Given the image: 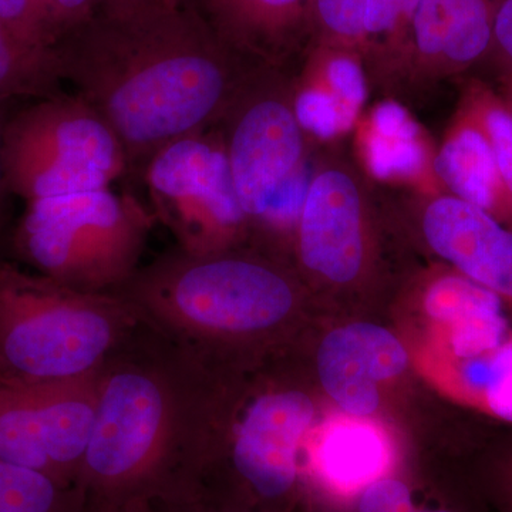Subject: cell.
Returning a JSON list of instances; mask_svg holds the SVG:
<instances>
[{
  "label": "cell",
  "instance_id": "484cf974",
  "mask_svg": "<svg viewBox=\"0 0 512 512\" xmlns=\"http://www.w3.org/2000/svg\"><path fill=\"white\" fill-rule=\"evenodd\" d=\"M357 512H416L412 491L396 478H379L363 488Z\"/></svg>",
  "mask_w": 512,
  "mask_h": 512
},
{
  "label": "cell",
  "instance_id": "5bb4252c",
  "mask_svg": "<svg viewBox=\"0 0 512 512\" xmlns=\"http://www.w3.org/2000/svg\"><path fill=\"white\" fill-rule=\"evenodd\" d=\"M201 15L237 52L275 66L313 28V0H197Z\"/></svg>",
  "mask_w": 512,
  "mask_h": 512
},
{
  "label": "cell",
  "instance_id": "9a60e30c",
  "mask_svg": "<svg viewBox=\"0 0 512 512\" xmlns=\"http://www.w3.org/2000/svg\"><path fill=\"white\" fill-rule=\"evenodd\" d=\"M433 170L447 194L488 212L495 220L512 224V202L498 173L490 141L466 104L437 151Z\"/></svg>",
  "mask_w": 512,
  "mask_h": 512
},
{
  "label": "cell",
  "instance_id": "ffe728a7",
  "mask_svg": "<svg viewBox=\"0 0 512 512\" xmlns=\"http://www.w3.org/2000/svg\"><path fill=\"white\" fill-rule=\"evenodd\" d=\"M56 53H43L20 43L0 22V103L45 99L62 92Z\"/></svg>",
  "mask_w": 512,
  "mask_h": 512
},
{
  "label": "cell",
  "instance_id": "3957f363",
  "mask_svg": "<svg viewBox=\"0 0 512 512\" xmlns=\"http://www.w3.org/2000/svg\"><path fill=\"white\" fill-rule=\"evenodd\" d=\"M3 165L10 194L25 201L13 245L26 252L89 249L144 227L153 214L128 188L126 154L77 94L37 99L8 117Z\"/></svg>",
  "mask_w": 512,
  "mask_h": 512
},
{
  "label": "cell",
  "instance_id": "8992f818",
  "mask_svg": "<svg viewBox=\"0 0 512 512\" xmlns=\"http://www.w3.org/2000/svg\"><path fill=\"white\" fill-rule=\"evenodd\" d=\"M235 192L249 224L296 228L312 174L293 87L275 66L258 64L217 124Z\"/></svg>",
  "mask_w": 512,
  "mask_h": 512
},
{
  "label": "cell",
  "instance_id": "4316f807",
  "mask_svg": "<svg viewBox=\"0 0 512 512\" xmlns=\"http://www.w3.org/2000/svg\"><path fill=\"white\" fill-rule=\"evenodd\" d=\"M493 49L512 66V0H497L494 13Z\"/></svg>",
  "mask_w": 512,
  "mask_h": 512
},
{
  "label": "cell",
  "instance_id": "e0dca14e",
  "mask_svg": "<svg viewBox=\"0 0 512 512\" xmlns=\"http://www.w3.org/2000/svg\"><path fill=\"white\" fill-rule=\"evenodd\" d=\"M99 10V0H0V22L30 49L56 53Z\"/></svg>",
  "mask_w": 512,
  "mask_h": 512
},
{
  "label": "cell",
  "instance_id": "7a4b0ae2",
  "mask_svg": "<svg viewBox=\"0 0 512 512\" xmlns=\"http://www.w3.org/2000/svg\"><path fill=\"white\" fill-rule=\"evenodd\" d=\"M96 380L92 436L77 483L84 505L184 497L217 419L215 367L141 320Z\"/></svg>",
  "mask_w": 512,
  "mask_h": 512
},
{
  "label": "cell",
  "instance_id": "4fadbf2b",
  "mask_svg": "<svg viewBox=\"0 0 512 512\" xmlns=\"http://www.w3.org/2000/svg\"><path fill=\"white\" fill-rule=\"evenodd\" d=\"M497 0H420L403 59L436 73H456L493 50Z\"/></svg>",
  "mask_w": 512,
  "mask_h": 512
},
{
  "label": "cell",
  "instance_id": "4dcf8cb0",
  "mask_svg": "<svg viewBox=\"0 0 512 512\" xmlns=\"http://www.w3.org/2000/svg\"><path fill=\"white\" fill-rule=\"evenodd\" d=\"M5 104L6 103H0V221H2L6 195L10 194L8 185H6L5 165H3V131H5L6 120H8L5 110H3Z\"/></svg>",
  "mask_w": 512,
  "mask_h": 512
},
{
  "label": "cell",
  "instance_id": "7402d4cb",
  "mask_svg": "<svg viewBox=\"0 0 512 512\" xmlns=\"http://www.w3.org/2000/svg\"><path fill=\"white\" fill-rule=\"evenodd\" d=\"M77 488L0 461V512H83Z\"/></svg>",
  "mask_w": 512,
  "mask_h": 512
},
{
  "label": "cell",
  "instance_id": "836d02e7",
  "mask_svg": "<svg viewBox=\"0 0 512 512\" xmlns=\"http://www.w3.org/2000/svg\"><path fill=\"white\" fill-rule=\"evenodd\" d=\"M416 512H454V511H451V510H423V511L416 510Z\"/></svg>",
  "mask_w": 512,
  "mask_h": 512
},
{
  "label": "cell",
  "instance_id": "1f68e13d",
  "mask_svg": "<svg viewBox=\"0 0 512 512\" xmlns=\"http://www.w3.org/2000/svg\"><path fill=\"white\" fill-rule=\"evenodd\" d=\"M154 2L167 9H194L197 0H154Z\"/></svg>",
  "mask_w": 512,
  "mask_h": 512
},
{
  "label": "cell",
  "instance_id": "7c38bea8",
  "mask_svg": "<svg viewBox=\"0 0 512 512\" xmlns=\"http://www.w3.org/2000/svg\"><path fill=\"white\" fill-rule=\"evenodd\" d=\"M407 353L389 330L353 323L329 333L318 352L320 382L329 396L353 416H367L379 406L377 383L399 376Z\"/></svg>",
  "mask_w": 512,
  "mask_h": 512
},
{
  "label": "cell",
  "instance_id": "cb8c5ba5",
  "mask_svg": "<svg viewBox=\"0 0 512 512\" xmlns=\"http://www.w3.org/2000/svg\"><path fill=\"white\" fill-rule=\"evenodd\" d=\"M464 104L487 134L498 173L512 202V111L483 86L471 87Z\"/></svg>",
  "mask_w": 512,
  "mask_h": 512
},
{
  "label": "cell",
  "instance_id": "f546056e",
  "mask_svg": "<svg viewBox=\"0 0 512 512\" xmlns=\"http://www.w3.org/2000/svg\"><path fill=\"white\" fill-rule=\"evenodd\" d=\"M99 2V12L111 13V15H127V13L138 12V10L157 5L154 0H99Z\"/></svg>",
  "mask_w": 512,
  "mask_h": 512
},
{
  "label": "cell",
  "instance_id": "f1b7e54d",
  "mask_svg": "<svg viewBox=\"0 0 512 512\" xmlns=\"http://www.w3.org/2000/svg\"><path fill=\"white\" fill-rule=\"evenodd\" d=\"M83 512H158L156 504L146 498H130V500L110 501L84 505Z\"/></svg>",
  "mask_w": 512,
  "mask_h": 512
},
{
  "label": "cell",
  "instance_id": "ac0fdd59",
  "mask_svg": "<svg viewBox=\"0 0 512 512\" xmlns=\"http://www.w3.org/2000/svg\"><path fill=\"white\" fill-rule=\"evenodd\" d=\"M503 306L495 293L463 274L437 279L424 298L427 313L446 326L450 343L476 338L501 325L507 320Z\"/></svg>",
  "mask_w": 512,
  "mask_h": 512
},
{
  "label": "cell",
  "instance_id": "e575fe53",
  "mask_svg": "<svg viewBox=\"0 0 512 512\" xmlns=\"http://www.w3.org/2000/svg\"><path fill=\"white\" fill-rule=\"evenodd\" d=\"M511 111H512V109H511Z\"/></svg>",
  "mask_w": 512,
  "mask_h": 512
},
{
  "label": "cell",
  "instance_id": "83f0119b",
  "mask_svg": "<svg viewBox=\"0 0 512 512\" xmlns=\"http://www.w3.org/2000/svg\"><path fill=\"white\" fill-rule=\"evenodd\" d=\"M157 510L158 512H245L237 510L232 505L214 503V501L201 500V498H188V500L158 504Z\"/></svg>",
  "mask_w": 512,
  "mask_h": 512
},
{
  "label": "cell",
  "instance_id": "d4e9b609",
  "mask_svg": "<svg viewBox=\"0 0 512 512\" xmlns=\"http://www.w3.org/2000/svg\"><path fill=\"white\" fill-rule=\"evenodd\" d=\"M366 0H313V29L319 42L362 53Z\"/></svg>",
  "mask_w": 512,
  "mask_h": 512
},
{
  "label": "cell",
  "instance_id": "5b68a950",
  "mask_svg": "<svg viewBox=\"0 0 512 512\" xmlns=\"http://www.w3.org/2000/svg\"><path fill=\"white\" fill-rule=\"evenodd\" d=\"M141 322L109 292H84L0 259V375L29 382L93 375Z\"/></svg>",
  "mask_w": 512,
  "mask_h": 512
},
{
  "label": "cell",
  "instance_id": "d6986e66",
  "mask_svg": "<svg viewBox=\"0 0 512 512\" xmlns=\"http://www.w3.org/2000/svg\"><path fill=\"white\" fill-rule=\"evenodd\" d=\"M320 473L333 487L357 491L379 480L387 466V451L379 434L362 423L338 424L320 444Z\"/></svg>",
  "mask_w": 512,
  "mask_h": 512
},
{
  "label": "cell",
  "instance_id": "52a82bcc",
  "mask_svg": "<svg viewBox=\"0 0 512 512\" xmlns=\"http://www.w3.org/2000/svg\"><path fill=\"white\" fill-rule=\"evenodd\" d=\"M151 212L192 254L231 249L248 227L218 127L180 138L158 151L138 177Z\"/></svg>",
  "mask_w": 512,
  "mask_h": 512
},
{
  "label": "cell",
  "instance_id": "30bf717a",
  "mask_svg": "<svg viewBox=\"0 0 512 512\" xmlns=\"http://www.w3.org/2000/svg\"><path fill=\"white\" fill-rule=\"evenodd\" d=\"M365 191L352 173L312 174L298 225L302 264L335 284H349L365 259Z\"/></svg>",
  "mask_w": 512,
  "mask_h": 512
},
{
  "label": "cell",
  "instance_id": "603a6c76",
  "mask_svg": "<svg viewBox=\"0 0 512 512\" xmlns=\"http://www.w3.org/2000/svg\"><path fill=\"white\" fill-rule=\"evenodd\" d=\"M308 76V74H306ZM293 87V111L305 136L330 140L342 136L356 123L357 116L318 80H303Z\"/></svg>",
  "mask_w": 512,
  "mask_h": 512
},
{
  "label": "cell",
  "instance_id": "9c48e42d",
  "mask_svg": "<svg viewBox=\"0 0 512 512\" xmlns=\"http://www.w3.org/2000/svg\"><path fill=\"white\" fill-rule=\"evenodd\" d=\"M313 414L312 400L298 390L258 394L235 421L228 443L207 451L198 476L208 464L225 458L249 497L262 504L285 500L295 488L299 446Z\"/></svg>",
  "mask_w": 512,
  "mask_h": 512
},
{
  "label": "cell",
  "instance_id": "6da1fadb",
  "mask_svg": "<svg viewBox=\"0 0 512 512\" xmlns=\"http://www.w3.org/2000/svg\"><path fill=\"white\" fill-rule=\"evenodd\" d=\"M63 82L119 138L131 181L158 151L217 126L258 64L195 9L99 12L56 50Z\"/></svg>",
  "mask_w": 512,
  "mask_h": 512
},
{
  "label": "cell",
  "instance_id": "ba28073f",
  "mask_svg": "<svg viewBox=\"0 0 512 512\" xmlns=\"http://www.w3.org/2000/svg\"><path fill=\"white\" fill-rule=\"evenodd\" d=\"M96 406V373L50 382L0 375V461L77 488Z\"/></svg>",
  "mask_w": 512,
  "mask_h": 512
},
{
  "label": "cell",
  "instance_id": "d6a6232c",
  "mask_svg": "<svg viewBox=\"0 0 512 512\" xmlns=\"http://www.w3.org/2000/svg\"><path fill=\"white\" fill-rule=\"evenodd\" d=\"M508 491H510V498H511V504H512V467L510 471V476H508Z\"/></svg>",
  "mask_w": 512,
  "mask_h": 512
},
{
  "label": "cell",
  "instance_id": "8fae6325",
  "mask_svg": "<svg viewBox=\"0 0 512 512\" xmlns=\"http://www.w3.org/2000/svg\"><path fill=\"white\" fill-rule=\"evenodd\" d=\"M423 232L430 248L460 274L512 305V231L503 222L444 194L427 204Z\"/></svg>",
  "mask_w": 512,
  "mask_h": 512
},
{
  "label": "cell",
  "instance_id": "2e32d148",
  "mask_svg": "<svg viewBox=\"0 0 512 512\" xmlns=\"http://www.w3.org/2000/svg\"><path fill=\"white\" fill-rule=\"evenodd\" d=\"M367 171L380 181L412 180L429 165L421 128L396 101L377 104L362 137Z\"/></svg>",
  "mask_w": 512,
  "mask_h": 512
},
{
  "label": "cell",
  "instance_id": "44dd1931",
  "mask_svg": "<svg viewBox=\"0 0 512 512\" xmlns=\"http://www.w3.org/2000/svg\"><path fill=\"white\" fill-rule=\"evenodd\" d=\"M457 360V379L468 399L512 423V330L497 345Z\"/></svg>",
  "mask_w": 512,
  "mask_h": 512
},
{
  "label": "cell",
  "instance_id": "277c9868",
  "mask_svg": "<svg viewBox=\"0 0 512 512\" xmlns=\"http://www.w3.org/2000/svg\"><path fill=\"white\" fill-rule=\"evenodd\" d=\"M109 293L212 366L218 346L278 328L296 302L275 266L231 249L192 254L175 247Z\"/></svg>",
  "mask_w": 512,
  "mask_h": 512
}]
</instances>
